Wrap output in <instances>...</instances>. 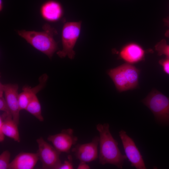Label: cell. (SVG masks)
Segmentation results:
<instances>
[{
  "instance_id": "obj_1",
  "label": "cell",
  "mask_w": 169,
  "mask_h": 169,
  "mask_svg": "<svg viewBox=\"0 0 169 169\" xmlns=\"http://www.w3.org/2000/svg\"><path fill=\"white\" fill-rule=\"evenodd\" d=\"M109 128V124L107 123L98 124L96 126L99 134V162L102 165L109 164L122 169L127 157L121 154L118 143L113 137Z\"/></svg>"
},
{
  "instance_id": "obj_2",
  "label": "cell",
  "mask_w": 169,
  "mask_h": 169,
  "mask_svg": "<svg viewBox=\"0 0 169 169\" xmlns=\"http://www.w3.org/2000/svg\"><path fill=\"white\" fill-rule=\"evenodd\" d=\"M45 31L37 32L18 30V35L33 47L47 55L51 59L58 49L57 44L53 37L56 32L50 27H46Z\"/></svg>"
},
{
  "instance_id": "obj_3",
  "label": "cell",
  "mask_w": 169,
  "mask_h": 169,
  "mask_svg": "<svg viewBox=\"0 0 169 169\" xmlns=\"http://www.w3.org/2000/svg\"><path fill=\"white\" fill-rule=\"evenodd\" d=\"M139 73V69L132 64L126 63L110 69L108 72L120 92L137 88Z\"/></svg>"
},
{
  "instance_id": "obj_4",
  "label": "cell",
  "mask_w": 169,
  "mask_h": 169,
  "mask_svg": "<svg viewBox=\"0 0 169 169\" xmlns=\"http://www.w3.org/2000/svg\"><path fill=\"white\" fill-rule=\"evenodd\" d=\"M142 102L151 111L158 122L169 125V98L153 89Z\"/></svg>"
},
{
  "instance_id": "obj_5",
  "label": "cell",
  "mask_w": 169,
  "mask_h": 169,
  "mask_svg": "<svg viewBox=\"0 0 169 169\" xmlns=\"http://www.w3.org/2000/svg\"><path fill=\"white\" fill-rule=\"evenodd\" d=\"M81 23V22H72L64 24L62 33L63 49L57 53L59 57L67 56L70 59L74 58L73 49L80 34Z\"/></svg>"
},
{
  "instance_id": "obj_6",
  "label": "cell",
  "mask_w": 169,
  "mask_h": 169,
  "mask_svg": "<svg viewBox=\"0 0 169 169\" xmlns=\"http://www.w3.org/2000/svg\"><path fill=\"white\" fill-rule=\"evenodd\" d=\"M38 149L37 153L44 169H57L62 163L59 158L61 152L46 142L42 137L36 140Z\"/></svg>"
},
{
  "instance_id": "obj_7",
  "label": "cell",
  "mask_w": 169,
  "mask_h": 169,
  "mask_svg": "<svg viewBox=\"0 0 169 169\" xmlns=\"http://www.w3.org/2000/svg\"><path fill=\"white\" fill-rule=\"evenodd\" d=\"M119 133L125 155L131 163V166L137 169H146L142 156L133 140L123 130Z\"/></svg>"
},
{
  "instance_id": "obj_8",
  "label": "cell",
  "mask_w": 169,
  "mask_h": 169,
  "mask_svg": "<svg viewBox=\"0 0 169 169\" xmlns=\"http://www.w3.org/2000/svg\"><path fill=\"white\" fill-rule=\"evenodd\" d=\"M17 84H0V93H4V97L12 113L13 120L18 125L20 111Z\"/></svg>"
},
{
  "instance_id": "obj_9",
  "label": "cell",
  "mask_w": 169,
  "mask_h": 169,
  "mask_svg": "<svg viewBox=\"0 0 169 169\" xmlns=\"http://www.w3.org/2000/svg\"><path fill=\"white\" fill-rule=\"evenodd\" d=\"M74 131L71 128L62 130L59 133L49 135L47 138L54 147L60 152L69 153L73 145L78 141V138L73 134Z\"/></svg>"
},
{
  "instance_id": "obj_10",
  "label": "cell",
  "mask_w": 169,
  "mask_h": 169,
  "mask_svg": "<svg viewBox=\"0 0 169 169\" xmlns=\"http://www.w3.org/2000/svg\"><path fill=\"white\" fill-rule=\"evenodd\" d=\"M99 141V137L95 136L90 142L76 145L72 149V151L80 161L89 163L96 160L98 157Z\"/></svg>"
},
{
  "instance_id": "obj_11",
  "label": "cell",
  "mask_w": 169,
  "mask_h": 169,
  "mask_svg": "<svg viewBox=\"0 0 169 169\" xmlns=\"http://www.w3.org/2000/svg\"><path fill=\"white\" fill-rule=\"evenodd\" d=\"M18 125L13 120L12 115L3 112L0 115V142L4 141L5 136L18 142L20 141Z\"/></svg>"
},
{
  "instance_id": "obj_12",
  "label": "cell",
  "mask_w": 169,
  "mask_h": 169,
  "mask_svg": "<svg viewBox=\"0 0 169 169\" xmlns=\"http://www.w3.org/2000/svg\"><path fill=\"white\" fill-rule=\"evenodd\" d=\"M147 52L138 44L131 42L125 44L121 48L119 56L126 63L132 64L144 60Z\"/></svg>"
},
{
  "instance_id": "obj_13",
  "label": "cell",
  "mask_w": 169,
  "mask_h": 169,
  "mask_svg": "<svg viewBox=\"0 0 169 169\" xmlns=\"http://www.w3.org/2000/svg\"><path fill=\"white\" fill-rule=\"evenodd\" d=\"M48 78V75L44 74L39 78V83L36 86L31 87L25 86L22 92L18 94V101L20 111L25 110L32 98L45 86Z\"/></svg>"
},
{
  "instance_id": "obj_14",
  "label": "cell",
  "mask_w": 169,
  "mask_h": 169,
  "mask_svg": "<svg viewBox=\"0 0 169 169\" xmlns=\"http://www.w3.org/2000/svg\"><path fill=\"white\" fill-rule=\"evenodd\" d=\"M38 160L37 153L20 152L10 162L8 169H32Z\"/></svg>"
},
{
  "instance_id": "obj_15",
  "label": "cell",
  "mask_w": 169,
  "mask_h": 169,
  "mask_svg": "<svg viewBox=\"0 0 169 169\" xmlns=\"http://www.w3.org/2000/svg\"><path fill=\"white\" fill-rule=\"evenodd\" d=\"M42 17L51 22L55 21L62 16L63 9L61 4L54 0L48 1L43 3L40 8Z\"/></svg>"
},
{
  "instance_id": "obj_16",
  "label": "cell",
  "mask_w": 169,
  "mask_h": 169,
  "mask_svg": "<svg viewBox=\"0 0 169 169\" xmlns=\"http://www.w3.org/2000/svg\"><path fill=\"white\" fill-rule=\"evenodd\" d=\"M40 121L44 120L40 102L36 95L30 102L25 110Z\"/></svg>"
},
{
  "instance_id": "obj_17",
  "label": "cell",
  "mask_w": 169,
  "mask_h": 169,
  "mask_svg": "<svg viewBox=\"0 0 169 169\" xmlns=\"http://www.w3.org/2000/svg\"><path fill=\"white\" fill-rule=\"evenodd\" d=\"M155 48L159 56L164 55L169 57V44H167L165 39H163L157 43Z\"/></svg>"
},
{
  "instance_id": "obj_18",
  "label": "cell",
  "mask_w": 169,
  "mask_h": 169,
  "mask_svg": "<svg viewBox=\"0 0 169 169\" xmlns=\"http://www.w3.org/2000/svg\"><path fill=\"white\" fill-rule=\"evenodd\" d=\"M11 154L8 150L4 151L0 155V169H8Z\"/></svg>"
},
{
  "instance_id": "obj_19",
  "label": "cell",
  "mask_w": 169,
  "mask_h": 169,
  "mask_svg": "<svg viewBox=\"0 0 169 169\" xmlns=\"http://www.w3.org/2000/svg\"><path fill=\"white\" fill-rule=\"evenodd\" d=\"M74 168L72 157L71 155L68 156V159L64 161L63 163H61L58 166L57 169H73Z\"/></svg>"
},
{
  "instance_id": "obj_20",
  "label": "cell",
  "mask_w": 169,
  "mask_h": 169,
  "mask_svg": "<svg viewBox=\"0 0 169 169\" xmlns=\"http://www.w3.org/2000/svg\"><path fill=\"white\" fill-rule=\"evenodd\" d=\"M0 110L12 115L5 99L3 96L0 97Z\"/></svg>"
},
{
  "instance_id": "obj_21",
  "label": "cell",
  "mask_w": 169,
  "mask_h": 169,
  "mask_svg": "<svg viewBox=\"0 0 169 169\" xmlns=\"http://www.w3.org/2000/svg\"><path fill=\"white\" fill-rule=\"evenodd\" d=\"M159 63L162 67L164 72L169 75V57H166L160 60Z\"/></svg>"
},
{
  "instance_id": "obj_22",
  "label": "cell",
  "mask_w": 169,
  "mask_h": 169,
  "mask_svg": "<svg viewBox=\"0 0 169 169\" xmlns=\"http://www.w3.org/2000/svg\"><path fill=\"white\" fill-rule=\"evenodd\" d=\"M163 21L165 25L168 28L165 33V36L166 37L169 38V15L164 18Z\"/></svg>"
},
{
  "instance_id": "obj_23",
  "label": "cell",
  "mask_w": 169,
  "mask_h": 169,
  "mask_svg": "<svg viewBox=\"0 0 169 169\" xmlns=\"http://www.w3.org/2000/svg\"><path fill=\"white\" fill-rule=\"evenodd\" d=\"M77 169H90V167L87 163L84 162L80 161L79 164L78 166Z\"/></svg>"
},
{
  "instance_id": "obj_24",
  "label": "cell",
  "mask_w": 169,
  "mask_h": 169,
  "mask_svg": "<svg viewBox=\"0 0 169 169\" xmlns=\"http://www.w3.org/2000/svg\"><path fill=\"white\" fill-rule=\"evenodd\" d=\"M3 3L2 0H0V10L2 11L3 9Z\"/></svg>"
}]
</instances>
